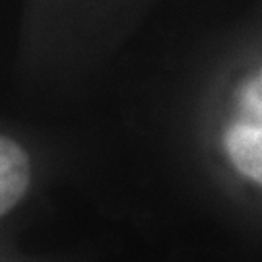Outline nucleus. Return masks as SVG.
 <instances>
[{
  "label": "nucleus",
  "mask_w": 262,
  "mask_h": 262,
  "mask_svg": "<svg viewBox=\"0 0 262 262\" xmlns=\"http://www.w3.org/2000/svg\"><path fill=\"white\" fill-rule=\"evenodd\" d=\"M224 146L233 167L262 187V130L235 119L224 134Z\"/></svg>",
  "instance_id": "f03ea898"
},
{
  "label": "nucleus",
  "mask_w": 262,
  "mask_h": 262,
  "mask_svg": "<svg viewBox=\"0 0 262 262\" xmlns=\"http://www.w3.org/2000/svg\"><path fill=\"white\" fill-rule=\"evenodd\" d=\"M0 262H28V260H21V258H14V256H8V254H0Z\"/></svg>",
  "instance_id": "20e7f679"
},
{
  "label": "nucleus",
  "mask_w": 262,
  "mask_h": 262,
  "mask_svg": "<svg viewBox=\"0 0 262 262\" xmlns=\"http://www.w3.org/2000/svg\"><path fill=\"white\" fill-rule=\"evenodd\" d=\"M237 121L258 126L262 130V66L237 94Z\"/></svg>",
  "instance_id": "7ed1b4c3"
},
{
  "label": "nucleus",
  "mask_w": 262,
  "mask_h": 262,
  "mask_svg": "<svg viewBox=\"0 0 262 262\" xmlns=\"http://www.w3.org/2000/svg\"><path fill=\"white\" fill-rule=\"evenodd\" d=\"M35 183L33 159L19 140L0 132V233L29 202Z\"/></svg>",
  "instance_id": "f257e3e1"
}]
</instances>
